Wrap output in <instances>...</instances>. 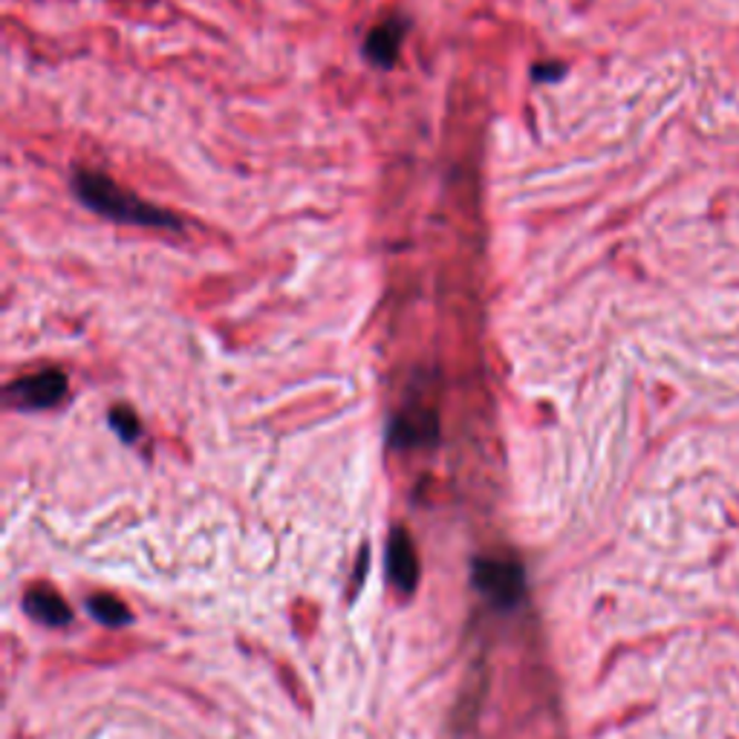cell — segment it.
I'll return each instance as SVG.
<instances>
[{"instance_id":"5","label":"cell","mask_w":739,"mask_h":739,"mask_svg":"<svg viewBox=\"0 0 739 739\" xmlns=\"http://www.w3.org/2000/svg\"><path fill=\"white\" fill-rule=\"evenodd\" d=\"M410 21L402 16H390L381 23H376L373 30L365 38V59L379 70H390L402 52L404 35H408Z\"/></svg>"},{"instance_id":"7","label":"cell","mask_w":739,"mask_h":739,"mask_svg":"<svg viewBox=\"0 0 739 739\" xmlns=\"http://www.w3.org/2000/svg\"><path fill=\"white\" fill-rule=\"evenodd\" d=\"M23 607H27V613H30L35 622L50 624V627H64V624H70V618H73L70 607H66L64 601L52 593V589H47V586L32 589V593L23 598Z\"/></svg>"},{"instance_id":"8","label":"cell","mask_w":739,"mask_h":739,"mask_svg":"<svg viewBox=\"0 0 739 739\" xmlns=\"http://www.w3.org/2000/svg\"><path fill=\"white\" fill-rule=\"evenodd\" d=\"M88 609L107 627H122V624L131 622V613L119 598L113 595H95V598L88 601Z\"/></svg>"},{"instance_id":"1","label":"cell","mask_w":739,"mask_h":739,"mask_svg":"<svg viewBox=\"0 0 739 739\" xmlns=\"http://www.w3.org/2000/svg\"><path fill=\"white\" fill-rule=\"evenodd\" d=\"M73 191L75 197L88 205L90 212L102 214L107 220L131 223V226H142V228H171V232H179V228H183V220H179L176 214L165 212L160 205L145 203V199H140L136 194H131V191L122 188L119 183H113L111 176H104L102 171H90V168L75 171Z\"/></svg>"},{"instance_id":"9","label":"cell","mask_w":739,"mask_h":739,"mask_svg":"<svg viewBox=\"0 0 739 739\" xmlns=\"http://www.w3.org/2000/svg\"><path fill=\"white\" fill-rule=\"evenodd\" d=\"M111 425H113V431H116L125 442H133L142 433L140 417H136L131 408H113L111 410Z\"/></svg>"},{"instance_id":"2","label":"cell","mask_w":739,"mask_h":739,"mask_svg":"<svg viewBox=\"0 0 739 739\" xmlns=\"http://www.w3.org/2000/svg\"><path fill=\"white\" fill-rule=\"evenodd\" d=\"M474 586L485 595V601L505 609L517 604L523 589H526V581H523V569L514 561L483 557L474 564Z\"/></svg>"},{"instance_id":"6","label":"cell","mask_w":739,"mask_h":739,"mask_svg":"<svg viewBox=\"0 0 739 739\" xmlns=\"http://www.w3.org/2000/svg\"><path fill=\"white\" fill-rule=\"evenodd\" d=\"M388 572L390 581H393V586L399 593H413V589H417L419 561H417V550H413V543H410L404 528H396L393 535H390Z\"/></svg>"},{"instance_id":"3","label":"cell","mask_w":739,"mask_h":739,"mask_svg":"<svg viewBox=\"0 0 739 739\" xmlns=\"http://www.w3.org/2000/svg\"><path fill=\"white\" fill-rule=\"evenodd\" d=\"M66 396V376L55 367L38 370V373L21 376L9 381L7 402L18 410H47L55 408Z\"/></svg>"},{"instance_id":"4","label":"cell","mask_w":739,"mask_h":739,"mask_svg":"<svg viewBox=\"0 0 739 739\" xmlns=\"http://www.w3.org/2000/svg\"><path fill=\"white\" fill-rule=\"evenodd\" d=\"M437 437H440V417H437V410L422 402L404 404L390 422V442L396 448L433 445Z\"/></svg>"},{"instance_id":"10","label":"cell","mask_w":739,"mask_h":739,"mask_svg":"<svg viewBox=\"0 0 739 739\" xmlns=\"http://www.w3.org/2000/svg\"><path fill=\"white\" fill-rule=\"evenodd\" d=\"M566 75V64L564 61H541V64L532 66V79L546 84V81H557Z\"/></svg>"}]
</instances>
